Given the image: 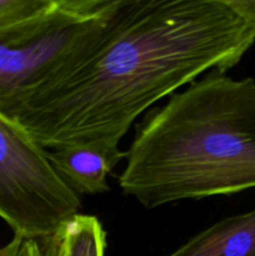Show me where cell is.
I'll return each instance as SVG.
<instances>
[{
	"mask_svg": "<svg viewBox=\"0 0 255 256\" xmlns=\"http://www.w3.org/2000/svg\"><path fill=\"white\" fill-rule=\"evenodd\" d=\"M119 175L146 209L255 188V80L212 70L136 126Z\"/></svg>",
	"mask_w": 255,
	"mask_h": 256,
	"instance_id": "7a4b0ae2",
	"label": "cell"
},
{
	"mask_svg": "<svg viewBox=\"0 0 255 256\" xmlns=\"http://www.w3.org/2000/svg\"><path fill=\"white\" fill-rule=\"evenodd\" d=\"M59 4L60 0H0V34L46 16Z\"/></svg>",
	"mask_w": 255,
	"mask_h": 256,
	"instance_id": "ba28073f",
	"label": "cell"
},
{
	"mask_svg": "<svg viewBox=\"0 0 255 256\" xmlns=\"http://www.w3.org/2000/svg\"><path fill=\"white\" fill-rule=\"evenodd\" d=\"M168 256H255V209L215 222Z\"/></svg>",
	"mask_w": 255,
	"mask_h": 256,
	"instance_id": "52a82bcc",
	"label": "cell"
},
{
	"mask_svg": "<svg viewBox=\"0 0 255 256\" xmlns=\"http://www.w3.org/2000/svg\"><path fill=\"white\" fill-rule=\"evenodd\" d=\"M226 4L255 32V0H226Z\"/></svg>",
	"mask_w": 255,
	"mask_h": 256,
	"instance_id": "9c48e42d",
	"label": "cell"
},
{
	"mask_svg": "<svg viewBox=\"0 0 255 256\" xmlns=\"http://www.w3.org/2000/svg\"><path fill=\"white\" fill-rule=\"evenodd\" d=\"M82 200L64 184L40 146L0 114V218L22 238H42L80 214Z\"/></svg>",
	"mask_w": 255,
	"mask_h": 256,
	"instance_id": "277c9868",
	"label": "cell"
},
{
	"mask_svg": "<svg viewBox=\"0 0 255 256\" xmlns=\"http://www.w3.org/2000/svg\"><path fill=\"white\" fill-rule=\"evenodd\" d=\"M0 256H9V250H8L6 245L2 249H0Z\"/></svg>",
	"mask_w": 255,
	"mask_h": 256,
	"instance_id": "30bf717a",
	"label": "cell"
},
{
	"mask_svg": "<svg viewBox=\"0 0 255 256\" xmlns=\"http://www.w3.org/2000/svg\"><path fill=\"white\" fill-rule=\"evenodd\" d=\"M255 42L226 0H120L102 29L30 94L12 122L46 149L120 150L140 114Z\"/></svg>",
	"mask_w": 255,
	"mask_h": 256,
	"instance_id": "6da1fadb",
	"label": "cell"
},
{
	"mask_svg": "<svg viewBox=\"0 0 255 256\" xmlns=\"http://www.w3.org/2000/svg\"><path fill=\"white\" fill-rule=\"evenodd\" d=\"M120 0H60L52 12L0 34V114L12 120L32 92L92 42Z\"/></svg>",
	"mask_w": 255,
	"mask_h": 256,
	"instance_id": "3957f363",
	"label": "cell"
},
{
	"mask_svg": "<svg viewBox=\"0 0 255 256\" xmlns=\"http://www.w3.org/2000/svg\"><path fill=\"white\" fill-rule=\"evenodd\" d=\"M9 256H105L106 232L94 215L78 214L42 238L14 235Z\"/></svg>",
	"mask_w": 255,
	"mask_h": 256,
	"instance_id": "5b68a950",
	"label": "cell"
},
{
	"mask_svg": "<svg viewBox=\"0 0 255 256\" xmlns=\"http://www.w3.org/2000/svg\"><path fill=\"white\" fill-rule=\"evenodd\" d=\"M46 156L64 184L80 196L110 192L108 175L125 158V152L92 145H72L46 150Z\"/></svg>",
	"mask_w": 255,
	"mask_h": 256,
	"instance_id": "8992f818",
	"label": "cell"
}]
</instances>
